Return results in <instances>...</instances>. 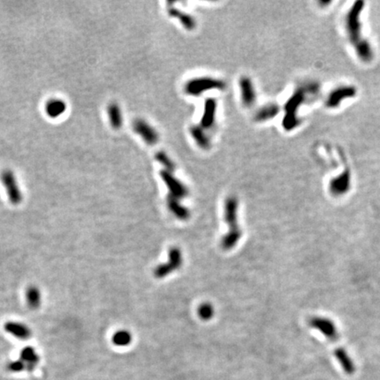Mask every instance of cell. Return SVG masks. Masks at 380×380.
Masks as SVG:
<instances>
[{
  "instance_id": "ba28073f",
  "label": "cell",
  "mask_w": 380,
  "mask_h": 380,
  "mask_svg": "<svg viewBox=\"0 0 380 380\" xmlns=\"http://www.w3.org/2000/svg\"><path fill=\"white\" fill-rule=\"evenodd\" d=\"M4 328L5 332L12 335L19 340H28L32 335L30 328L19 321H8L4 324Z\"/></svg>"
},
{
  "instance_id": "cb8c5ba5",
  "label": "cell",
  "mask_w": 380,
  "mask_h": 380,
  "mask_svg": "<svg viewBox=\"0 0 380 380\" xmlns=\"http://www.w3.org/2000/svg\"><path fill=\"white\" fill-rule=\"evenodd\" d=\"M25 364L21 360L13 361L8 364V370L10 372H20L25 370Z\"/></svg>"
},
{
  "instance_id": "7402d4cb",
  "label": "cell",
  "mask_w": 380,
  "mask_h": 380,
  "mask_svg": "<svg viewBox=\"0 0 380 380\" xmlns=\"http://www.w3.org/2000/svg\"><path fill=\"white\" fill-rule=\"evenodd\" d=\"M131 340V336L126 331H119L115 334L113 337V341L117 346H126Z\"/></svg>"
},
{
  "instance_id": "44dd1931",
  "label": "cell",
  "mask_w": 380,
  "mask_h": 380,
  "mask_svg": "<svg viewBox=\"0 0 380 380\" xmlns=\"http://www.w3.org/2000/svg\"><path fill=\"white\" fill-rule=\"evenodd\" d=\"M168 206L172 210V212H174V214L177 216L185 217L188 215V211L183 207L180 206L176 198L169 196L168 197Z\"/></svg>"
},
{
  "instance_id": "277c9868",
  "label": "cell",
  "mask_w": 380,
  "mask_h": 380,
  "mask_svg": "<svg viewBox=\"0 0 380 380\" xmlns=\"http://www.w3.org/2000/svg\"><path fill=\"white\" fill-rule=\"evenodd\" d=\"M0 179L4 187L5 192L7 194L10 203L13 205L21 204L23 201V194L20 190L16 176L13 172L9 169L4 170L1 172Z\"/></svg>"
},
{
  "instance_id": "7c38bea8",
  "label": "cell",
  "mask_w": 380,
  "mask_h": 380,
  "mask_svg": "<svg viewBox=\"0 0 380 380\" xmlns=\"http://www.w3.org/2000/svg\"><path fill=\"white\" fill-rule=\"evenodd\" d=\"M20 360L22 361L27 370L33 371L39 363V356L34 348L28 347L20 352Z\"/></svg>"
},
{
  "instance_id": "9c48e42d",
  "label": "cell",
  "mask_w": 380,
  "mask_h": 380,
  "mask_svg": "<svg viewBox=\"0 0 380 380\" xmlns=\"http://www.w3.org/2000/svg\"><path fill=\"white\" fill-rule=\"evenodd\" d=\"M242 101L246 107L251 108L255 103L256 93L251 80L248 77H243L240 81Z\"/></svg>"
},
{
  "instance_id": "3957f363",
  "label": "cell",
  "mask_w": 380,
  "mask_h": 380,
  "mask_svg": "<svg viewBox=\"0 0 380 380\" xmlns=\"http://www.w3.org/2000/svg\"><path fill=\"white\" fill-rule=\"evenodd\" d=\"M225 88V83L223 80H216L210 77L195 78L188 81L185 84V92L192 96H200L204 92L209 90Z\"/></svg>"
},
{
  "instance_id": "8fae6325",
  "label": "cell",
  "mask_w": 380,
  "mask_h": 380,
  "mask_svg": "<svg viewBox=\"0 0 380 380\" xmlns=\"http://www.w3.org/2000/svg\"><path fill=\"white\" fill-rule=\"evenodd\" d=\"M25 297L29 308L36 310L40 307L42 304V293L39 288L36 285L28 286L25 292Z\"/></svg>"
},
{
  "instance_id": "5b68a950",
  "label": "cell",
  "mask_w": 380,
  "mask_h": 380,
  "mask_svg": "<svg viewBox=\"0 0 380 380\" xmlns=\"http://www.w3.org/2000/svg\"><path fill=\"white\" fill-rule=\"evenodd\" d=\"M356 90L354 86L342 85L340 87H337L329 93L326 101V105L328 108H337L339 107V105L342 100H346L348 98H352L356 95Z\"/></svg>"
},
{
  "instance_id": "30bf717a",
  "label": "cell",
  "mask_w": 380,
  "mask_h": 380,
  "mask_svg": "<svg viewBox=\"0 0 380 380\" xmlns=\"http://www.w3.org/2000/svg\"><path fill=\"white\" fill-rule=\"evenodd\" d=\"M216 101L213 98H209L204 103V115L201 120V127L212 128L216 119Z\"/></svg>"
},
{
  "instance_id": "ac0fdd59",
  "label": "cell",
  "mask_w": 380,
  "mask_h": 380,
  "mask_svg": "<svg viewBox=\"0 0 380 380\" xmlns=\"http://www.w3.org/2000/svg\"><path fill=\"white\" fill-rule=\"evenodd\" d=\"M348 186H349V174L348 172H344L333 180L330 189L332 190V192L339 195V194L346 192Z\"/></svg>"
},
{
  "instance_id": "4fadbf2b",
  "label": "cell",
  "mask_w": 380,
  "mask_h": 380,
  "mask_svg": "<svg viewBox=\"0 0 380 380\" xmlns=\"http://www.w3.org/2000/svg\"><path fill=\"white\" fill-rule=\"evenodd\" d=\"M66 103L60 99L48 100L45 106V110L49 117L56 118L62 116L66 110Z\"/></svg>"
},
{
  "instance_id": "8992f818",
  "label": "cell",
  "mask_w": 380,
  "mask_h": 380,
  "mask_svg": "<svg viewBox=\"0 0 380 380\" xmlns=\"http://www.w3.org/2000/svg\"><path fill=\"white\" fill-rule=\"evenodd\" d=\"M133 129L144 139L146 144H155L159 141V135L150 124L142 119H136L133 123Z\"/></svg>"
},
{
  "instance_id": "6da1fadb",
  "label": "cell",
  "mask_w": 380,
  "mask_h": 380,
  "mask_svg": "<svg viewBox=\"0 0 380 380\" xmlns=\"http://www.w3.org/2000/svg\"><path fill=\"white\" fill-rule=\"evenodd\" d=\"M364 8V2L357 1L346 17V28L348 38L354 45L357 56L364 62H370L373 58V50L368 41L365 40L361 32L360 14Z\"/></svg>"
},
{
  "instance_id": "52a82bcc",
  "label": "cell",
  "mask_w": 380,
  "mask_h": 380,
  "mask_svg": "<svg viewBox=\"0 0 380 380\" xmlns=\"http://www.w3.org/2000/svg\"><path fill=\"white\" fill-rule=\"evenodd\" d=\"M160 175L166 182L169 190L171 191L170 196L178 199V198L184 197L188 194V189L186 188L184 185L182 184L180 180H177L175 177L172 176L171 172L164 170L160 172Z\"/></svg>"
},
{
  "instance_id": "d6986e66",
  "label": "cell",
  "mask_w": 380,
  "mask_h": 380,
  "mask_svg": "<svg viewBox=\"0 0 380 380\" xmlns=\"http://www.w3.org/2000/svg\"><path fill=\"white\" fill-rule=\"evenodd\" d=\"M336 356L340 361V364L345 372L348 374H353L355 372V366L352 362L348 358V356L346 355V353L342 350H338L336 351Z\"/></svg>"
},
{
  "instance_id": "ffe728a7",
  "label": "cell",
  "mask_w": 380,
  "mask_h": 380,
  "mask_svg": "<svg viewBox=\"0 0 380 380\" xmlns=\"http://www.w3.org/2000/svg\"><path fill=\"white\" fill-rule=\"evenodd\" d=\"M156 160L160 164L162 165L168 172H172L174 170V164L172 160L168 156V154L164 152H159L156 154Z\"/></svg>"
},
{
  "instance_id": "7a4b0ae2",
  "label": "cell",
  "mask_w": 380,
  "mask_h": 380,
  "mask_svg": "<svg viewBox=\"0 0 380 380\" xmlns=\"http://www.w3.org/2000/svg\"><path fill=\"white\" fill-rule=\"evenodd\" d=\"M306 93H308V91L305 87V85L300 86L296 91H295L293 95L290 98V100L285 104L284 107L285 116L283 121V125L285 129L292 130L297 126L299 120L296 117V111L300 107V105L305 100Z\"/></svg>"
},
{
  "instance_id": "9a60e30c",
  "label": "cell",
  "mask_w": 380,
  "mask_h": 380,
  "mask_svg": "<svg viewBox=\"0 0 380 380\" xmlns=\"http://www.w3.org/2000/svg\"><path fill=\"white\" fill-rule=\"evenodd\" d=\"M168 13H169L170 16L177 18L178 20H180V23L184 26L186 29L193 30L194 28H196V20L191 15H189L188 13L181 12L180 10L173 8V7H171V8L168 10Z\"/></svg>"
},
{
  "instance_id": "5bb4252c",
  "label": "cell",
  "mask_w": 380,
  "mask_h": 380,
  "mask_svg": "<svg viewBox=\"0 0 380 380\" xmlns=\"http://www.w3.org/2000/svg\"><path fill=\"white\" fill-rule=\"evenodd\" d=\"M108 118L109 123L113 128L119 129L123 125V114L121 108L116 102L110 103L108 108Z\"/></svg>"
},
{
  "instance_id": "2e32d148",
  "label": "cell",
  "mask_w": 380,
  "mask_h": 380,
  "mask_svg": "<svg viewBox=\"0 0 380 380\" xmlns=\"http://www.w3.org/2000/svg\"><path fill=\"white\" fill-rule=\"evenodd\" d=\"M190 133L193 138L196 141V144H198L201 148L204 150L210 149L211 140L204 128H202L201 126H193L190 128Z\"/></svg>"
},
{
  "instance_id": "e0dca14e",
  "label": "cell",
  "mask_w": 380,
  "mask_h": 380,
  "mask_svg": "<svg viewBox=\"0 0 380 380\" xmlns=\"http://www.w3.org/2000/svg\"><path fill=\"white\" fill-rule=\"evenodd\" d=\"M279 113V107L276 104L265 105L260 108L254 115V119L257 122H266L274 118Z\"/></svg>"
},
{
  "instance_id": "603a6c76",
  "label": "cell",
  "mask_w": 380,
  "mask_h": 380,
  "mask_svg": "<svg viewBox=\"0 0 380 380\" xmlns=\"http://www.w3.org/2000/svg\"><path fill=\"white\" fill-rule=\"evenodd\" d=\"M199 314L204 320L211 319L213 314L212 306L208 304H203L199 309Z\"/></svg>"
}]
</instances>
